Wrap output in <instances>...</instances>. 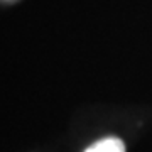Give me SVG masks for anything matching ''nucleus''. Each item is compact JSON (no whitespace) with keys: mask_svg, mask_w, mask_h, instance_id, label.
<instances>
[{"mask_svg":"<svg viewBox=\"0 0 152 152\" xmlns=\"http://www.w3.org/2000/svg\"><path fill=\"white\" fill-rule=\"evenodd\" d=\"M85 152H125V144L120 140V139L108 137V139L95 142V144L90 145Z\"/></svg>","mask_w":152,"mask_h":152,"instance_id":"1","label":"nucleus"}]
</instances>
